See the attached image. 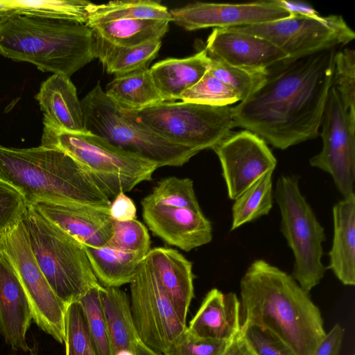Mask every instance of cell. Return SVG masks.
I'll list each match as a JSON object with an SVG mask.
<instances>
[{"mask_svg":"<svg viewBox=\"0 0 355 355\" xmlns=\"http://www.w3.org/2000/svg\"><path fill=\"white\" fill-rule=\"evenodd\" d=\"M336 49L268 69L264 83L232 106L234 126L281 150L315 138L332 87Z\"/></svg>","mask_w":355,"mask_h":355,"instance_id":"1","label":"cell"},{"mask_svg":"<svg viewBox=\"0 0 355 355\" xmlns=\"http://www.w3.org/2000/svg\"><path fill=\"white\" fill-rule=\"evenodd\" d=\"M241 322L272 331L297 355H312L324 337L318 307L284 271L263 259L248 267L240 282Z\"/></svg>","mask_w":355,"mask_h":355,"instance_id":"2","label":"cell"},{"mask_svg":"<svg viewBox=\"0 0 355 355\" xmlns=\"http://www.w3.org/2000/svg\"><path fill=\"white\" fill-rule=\"evenodd\" d=\"M0 55L70 78L94 59L93 32L73 21L12 13L0 19Z\"/></svg>","mask_w":355,"mask_h":355,"instance_id":"3","label":"cell"},{"mask_svg":"<svg viewBox=\"0 0 355 355\" xmlns=\"http://www.w3.org/2000/svg\"><path fill=\"white\" fill-rule=\"evenodd\" d=\"M0 179L18 189L28 205L38 200L105 207L111 203L71 157L41 145L28 148L0 145Z\"/></svg>","mask_w":355,"mask_h":355,"instance_id":"4","label":"cell"},{"mask_svg":"<svg viewBox=\"0 0 355 355\" xmlns=\"http://www.w3.org/2000/svg\"><path fill=\"white\" fill-rule=\"evenodd\" d=\"M21 221L35 259L56 295L67 305L100 285L85 247L32 207Z\"/></svg>","mask_w":355,"mask_h":355,"instance_id":"5","label":"cell"},{"mask_svg":"<svg viewBox=\"0 0 355 355\" xmlns=\"http://www.w3.org/2000/svg\"><path fill=\"white\" fill-rule=\"evenodd\" d=\"M41 146L71 157L110 198L150 181L154 163L89 132L59 131L44 126Z\"/></svg>","mask_w":355,"mask_h":355,"instance_id":"6","label":"cell"},{"mask_svg":"<svg viewBox=\"0 0 355 355\" xmlns=\"http://www.w3.org/2000/svg\"><path fill=\"white\" fill-rule=\"evenodd\" d=\"M87 132L162 166H180L199 152L150 130L110 100L100 83L80 101Z\"/></svg>","mask_w":355,"mask_h":355,"instance_id":"7","label":"cell"},{"mask_svg":"<svg viewBox=\"0 0 355 355\" xmlns=\"http://www.w3.org/2000/svg\"><path fill=\"white\" fill-rule=\"evenodd\" d=\"M275 197L281 213V232L294 255L291 277L307 293L322 279L323 227L302 194L299 177L281 175Z\"/></svg>","mask_w":355,"mask_h":355,"instance_id":"8","label":"cell"},{"mask_svg":"<svg viewBox=\"0 0 355 355\" xmlns=\"http://www.w3.org/2000/svg\"><path fill=\"white\" fill-rule=\"evenodd\" d=\"M127 112L166 140L198 152L213 149L235 128L231 105L164 101L140 111Z\"/></svg>","mask_w":355,"mask_h":355,"instance_id":"9","label":"cell"},{"mask_svg":"<svg viewBox=\"0 0 355 355\" xmlns=\"http://www.w3.org/2000/svg\"><path fill=\"white\" fill-rule=\"evenodd\" d=\"M232 31L264 38L284 51L291 62L345 46L355 37L340 15H292L263 24L233 28Z\"/></svg>","mask_w":355,"mask_h":355,"instance_id":"10","label":"cell"},{"mask_svg":"<svg viewBox=\"0 0 355 355\" xmlns=\"http://www.w3.org/2000/svg\"><path fill=\"white\" fill-rule=\"evenodd\" d=\"M0 252L12 263L28 298L33 321L60 344L67 306L54 293L31 251L21 220L0 237Z\"/></svg>","mask_w":355,"mask_h":355,"instance_id":"11","label":"cell"},{"mask_svg":"<svg viewBox=\"0 0 355 355\" xmlns=\"http://www.w3.org/2000/svg\"><path fill=\"white\" fill-rule=\"evenodd\" d=\"M130 284V309L139 338L164 354L187 326L178 315L148 255Z\"/></svg>","mask_w":355,"mask_h":355,"instance_id":"12","label":"cell"},{"mask_svg":"<svg viewBox=\"0 0 355 355\" xmlns=\"http://www.w3.org/2000/svg\"><path fill=\"white\" fill-rule=\"evenodd\" d=\"M320 128L322 147L310 159V165L328 173L338 191L347 198L354 193L355 112L345 108L334 87L329 92Z\"/></svg>","mask_w":355,"mask_h":355,"instance_id":"13","label":"cell"},{"mask_svg":"<svg viewBox=\"0 0 355 355\" xmlns=\"http://www.w3.org/2000/svg\"><path fill=\"white\" fill-rule=\"evenodd\" d=\"M213 150L220 162L228 196L234 200L277 165L266 142L247 130L230 134Z\"/></svg>","mask_w":355,"mask_h":355,"instance_id":"14","label":"cell"},{"mask_svg":"<svg viewBox=\"0 0 355 355\" xmlns=\"http://www.w3.org/2000/svg\"><path fill=\"white\" fill-rule=\"evenodd\" d=\"M173 21L187 31L227 28L263 24L292 16L280 0L245 3L194 2L169 10Z\"/></svg>","mask_w":355,"mask_h":355,"instance_id":"15","label":"cell"},{"mask_svg":"<svg viewBox=\"0 0 355 355\" xmlns=\"http://www.w3.org/2000/svg\"><path fill=\"white\" fill-rule=\"evenodd\" d=\"M28 205L83 246H105L112 236L113 220L110 207L45 200Z\"/></svg>","mask_w":355,"mask_h":355,"instance_id":"16","label":"cell"},{"mask_svg":"<svg viewBox=\"0 0 355 355\" xmlns=\"http://www.w3.org/2000/svg\"><path fill=\"white\" fill-rule=\"evenodd\" d=\"M148 229L167 244L189 252L212 240V227L201 209L154 205L141 200Z\"/></svg>","mask_w":355,"mask_h":355,"instance_id":"17","label":"cell"},{"mask_svg":"<svg viewBox=\"0 0 355 355\" xmlns=\"http://www.w3.org/2000/svg\"><path fill=\"white\" fill-rule=\"evenodd\" d=\"M205 49L209 56L248 69L266 70L288 58L270 41L229 28H214Z\"/></svg>","mask_w":355,"mask_h":355,"instance_id":"18","label":"cell"},{"mask_svg":"<svg viewBox=\"0 0 355 355\" xmlns=\"http://www.w3.org/2000/svg\"><path fill=\"white\" fill-rule=\"evenodd\" d=\"M32 322L31 306L19 277L0 252V334L13 350L29 352L26 334Z\"/></svg>","mask_w":355,"mask_h":355,"instance_id":"19","label":"cell"},{"mask_svg":"<svg viewBox=\"0 0 355 355\" xmlns=\"http://www.w3.org/2000/svg\"><path fill=\"white\" fill-rule=\"evenodd\" d=\"M43 113L44 126L59 131L87 132L81 101L69 77L53 74L36 94Z\"/></svg>","mask_w":355,"mask_h":355,"instance_id":"20","label":"cell"},{"mask_svg":"<svg viewBox=\"0 0 355 355\" xmlns=\"http://www.w3.org/2000/svg\"><path fill=\"white\" fill-rule=\"evenodd\" d=\"M241 326V304L236 295L213 288L187 328L200 338L231 341L239 334Z\"/></svg>","mask_w":355,"mask_h":355,"instance_id":"21","label":"cell"},{"mask_svg":"<svg viewBox=\"0 0 355 355\" xmlns=\"http://www.w3.org/2000/svg\"><path fill=\"white\" fill-rule=\"evenodd\" d=\"M147 255L178 315L187 324L189 309L194 297L191 262L170 248H155Z\"/></svg>","mask_w":355,"mask_h":355,"instance_id":"22","label":"cell"},{"mask_svg":"<svg viewBox=\"0 0 355 355\" xmlns=\"http://www.w3.org/2000/svg\"><path fill=\"white\" fill-rule=\"evenodd\" d=\"M334 237L329 268L346 286L355 284V195L333 207Z\"/></svg>","mask_w":355,"mask_h":355,"instance_id":"23","label":"cell"},{"mask_svg":"<svg viewBox=\"0 0 355 355\" xmlns=\"http://www.w3.org/2000/svg\"><path fill=\"white\" fill-rule=\"evenodd\" d=\"M210 58L205 49L185 58H168L150 68L164 101H175L197 84L209 71Z\"/></svg>","mask_w":355,"mask_h":355,"instance_id":"24","label":"cell"},{"mask_svg":"<svg viewBox=\"0 0 355 355\" xmlns=\"http://www.w3.org/2000/svg\"><path fill=\"white\" fill-rule=\"evenodd\" d=\"M100 297L112 354L132 355L139 338L126 293L119 287L101 286Z\"/></svg>","mask_w":355,"mask_h":355,"instance_id":"25","label":"cell"},{"mask_svg":"<svg viewBox=\"0 0 355 355\" xmlns=\"http://www.w3.org/2000/svg\"><path fill=\"white\" fill-rule=\"evenodd\" d=\"M92 269L101 285L120 287L130 284L146 255L105 245L84 246Z\"/></svg>","mask_w":355,"mask_h":355,"instance_id":"26","label":"cell"},{"mask_svg":"<svg viewBox=\"0 0 355 355\" xmlns=\"http://www.w3.org/2000/svg\"><path fill=\"white\" fill-rule=\"evenodd\" d=\"M105 93L120 108L130 112L164 102L148 67L116 76Z\"/></svg>","mask_w":355,"mask_h":355,"instance_id":"27","label":"cell"},{"mask_svg":"<svg viewBox=\"0 0 355 355\" xmlns=\"http://www.w3.org/2000/svg\"><path fill=\"white\" fill-rule=\"evenodd\" d=\"M161 44V40H154L135 46H119L93 32L94 58L100 60L109 73L116 76L147 68L156 58Z\"/></svg>","mask_w":355,"mask_h":355,"instance_id":"28","label":"cell"},{"mask_svg":"<svg viewBox=\"0 0 355 355\" xmlns=\"http://www.w3.org/2000/svg\"><path fill=\"white\" fill-rule=\"evenodd\" d=\"M104 40L119 46H135L161 39L169 21L159 19H122L89 26Z\"/></svg>","mask_w":355,"mask_h":355,"instance_id":"29","label":"cell"},{"mask_svg":"<svg viewBox=\"0 0 355 355\" xmlns=\"http://www.w3.org/2000/svg\"><path fill=\"white\" fill-rule=\"evenodd\" d=\"M135 19L173 21L168 8L159 1L152 0L112 1L103 4L93 3L87 26Z\"/></svg>","mask_w":355,"mask_h":355,"instance_id":"30","label":"cell"},{"mask_svg":"<svg viewBox=\"0 0 355 355\" xmlns=\"http://www.w3.org/2000/svg\"><path fill=\"white\" fill-rule=\"evenodd\" d=\"M273 171L266 173L234 200L231 230L269 214L273 204Z\"/></svg>","mask_w":355,"mask_h":355,"instance_id":"31","label":"cell"},{"mask_svg":"<svg viewBox=\"0 0 355 355\" xmlns=\"http://www.w3.org/2000/svg\"><path fill=\"white\" fill-rule=\"evenodd\" d=\"M13 13L40 15L87 25L93 3L85 0H8Z\"/></svg>","mask_w":355,"mask_h":355,"instance_id":"32","label":"cell"},{"mask_svg":"<svg viewBox=\"0 0 355 355\" xmlns=\"http://www.w3.org/2000/svg\"><path fill=\"white\" fill-rule=\"evenodd\" d=\"M209 72L234 90L244 101L255 92L266 81L268 69H248L230 65L223 61L209 56Z\"/></svg>","mask_w":355,"mask_h":355,"instance_id":"33","label":"cell"},{"mask_svg":"<svg viewBox=\"0 0 355 355\" xmlns=\"http://www.w3.org/2000/svg\"><path fill=\"white\" fill-rule=\"evenodd\" d=\"M98 285L89 289L79 300L88 333L96 355H113L102 309Z\"/></svg>","mask_w":355,"mask_h":355,"instance_id":"34","label":"cell"},{"mask_svg":"<svg viewBox=\"0 0 355 355\" xmlns=\"http://www.w3.org/2000/svg\"><path fill=\"white\" fill-rule=\"evenodd\" d=\"M142 200L154 205L200 209L193 181L189 178H165Z\"/></svg>","mask_w":355,"mask_h":355,"instance_id":"35","label":"cell"},{"mask_svg":"<svg viewBox=\"0 0 355 355\" xmlns=\"http://www.w3.org/2000/svg\"><path fill=\"white\" fill-rule=\"evenodd\" d=\"M180 100L211 106H228L240 101L234 90L209 71L197 84L184 92Z\"/></svg>","mask_w":355,"mask_h":355,"instance_id":"36","label":"cell"},{"mask_svg":"<svg viewBox=\"0 0 355 355\" xmlns=\"http://www.w3.org/2000/svg\"><path fill=\"white\" fill-rule=\"evenodd\" d=\"M65 355H96L78 302L67 306L64 320Z\"/></svg>","mask_w":355,"mask_h":355,"instance_id":"37","label":"cell"},{"mask_svg":"<svg viewBox=\"0 0 355 355\" xmlns=\"http://www.w3.org/2000/svg\"><path fill=\"white\" fill-rule=\"evenodd\" d=\"M332 87L338 92L346 109L355 112V51L344 48L336 51Z\"/></svg>","mask_w":355,"mask_h":355,"instance_id":"38","label":"cell"},{"mask_svg":"<svg viewBox=\"0 0 355 355\" xmlns=\"http://www.w3.org/2000/svg\"><path fill=\"white\" fill-rule=\"evenodd\" d=\"M106 245L144 255L151 249L148 230L136 219L123 222L113 220L112 236Z\"/></svg>","mask_w":355,"mask_h":355,"instance_id":"39","label":"cell"},{"mask_svg":"<svg viewBox=\"0 0 355 355\" xmlns=\"http://www.w3.org/2000/svg\"><path fill=\"white\" fill-rule=\"evenodd\" d=\"M239 334L254 355H297L272 331L255 324L241 323Z\"/></svg>","mask_w":355,"mask_h":355,"instance_id":"40","label":"cell"},{"mask_svg":"<svg viewBox=\"0 0 355 355\" xmlns=\"http://www.w3.org/2000/svg\"><path fill=\"white\" fill-rule=\"evenodd\" d=\"M28 207L22 193L0 179V237L21 220Z\"/></svg>","mask_w":355,"mask_h":355,"instance_id":"41","label":"cell"},{"mask_svg":"<svg viewBox=\"0 0 355 355\" xmlns=\"http://www.w3.org/2000/svg\"><path fill=\"white\" fill-rule=\"evenodd\" d=\"M230 343V341L196 336L189 331L187 328L163 354L221 355Z\"/></svg>","mask_w":355,"mask_h":355,"instance_id":"42","label":"cell"},{"mask_svg":"<svg viewBox=\"0 0 355 355\" xmlns=\"http://www.w3.org/2000/svg\"><path fill=\"white\" fill-rule=\"evenodd\" d=\"M109 211L116 221H128L137 217V208L133 200L124 192H120L110 203Z\"/></svg>","mask_w":355,"mask_h":355,"instance_id":"43","label":"cell"},{"mask_svg":"<svg viewBox=\"0 0 355 355\" xmlns=\"http://www.w3.org/2000/svg\"><path fill=\"white\" fill-rule=\"evenodd\" d=\"M344 329L336 324L324 336L312 355H340L343 345Z\"/></svg>","mask_w":355,"mask_h":355,"instance_id":"44","label":"cell"},{"mask_svg":"<svg viewBox=\"0 0 355 355\" xmlns=\"http://www.w3.org/2000/svg\"><path fill=\"white\" fill-rule=\"evenodd\" d=\"M282 5L286 8L292 15L316 16L318 12L310 5L300 1L280 0Z\"/></svg>","mask_w":355,"mask_h":355,"instance_id":"45","label":"cell"},{"mask_svg":"<svg viewBox=\"0 0 355 355\" xmlns=\"http://www.w3.org/2000/svg\"><path fill=\"white\" fill-rule=\"evenodd\" d=\"M221 355H254L241 335L232 339Z\"/></svg>","mask_w":355,"mask_h":355,"instance_id":"46","label":"cell"},{"mask_svg":"<svg viewBox=\"0 0 355 355\" xmlns=\"http://www.w3.org/2000/svg\"><path fill=\"white\" fill-rule=\"evenodd\" d=\"M132 355H164L142 343L138 339L134 344Z\"/></svg>","mask_w":355,"mask_h":355,"instance_id":"47","label":"cell"},{"mask_svg":"<svg viewBox=\"0 0 355 355\" xmlns=\"http://www.w3.org/2000/svg\"><path fill=\"white\" fill-rule=\"evenodd\" d=\"M12 13L8 0H0V19Z\"/></svg>","mask_w":355,"mask_h":355,"instance_id":"48","label":"cell"},{"mask_svg":"<svg viewBox=\"0 0 355 355\" xmlns=\"http://www.w3.org/2000/svg\"><path fill=\"white\" fill-rule=\"evenodd\" d=\"M10 355H15V354H10ZM28 355H39L37 347L35 346L33 347H31L29 352H28Z\"/></svg>","mask_w":355,"mask_h":355,"instance_id":"49","label":"cell"}]
</instances>
